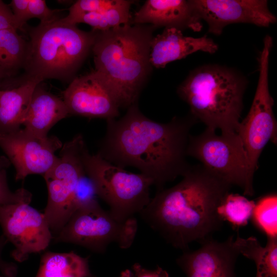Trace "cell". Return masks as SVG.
Segmentation results:
<instances>
[{"label": "cell", "mask_w": 277, "mask_h": 277, "mask_svg": "<svg viewBox=\"0 0 277 277\" xmlns=\"http://www.w3.org/2000/svg\"><path fill=\"white\" fill-rule=\"evenodd\" d=\"M28 3L29 0H12L10 4L15 18L23 27L29 20Z\"/></svg>", "instance_id": "cell-32"}, {"label": "cell", "mask_w": 277, "mask_h": 277, "mask_svg": "<svg viewBox=\"0 0 277 277\" xmlns=\"http://www.w3.org/2000/svg\"><path fill=\"white\" fill-rule=\"evenodd\" d=\"M39 84L33 92L22 125L36 135L47 137L50 129L70 113L63 99L46 91Z\"/></svg>", "instance_id": "cell-18"}, {"label": "cell", "mask_w": 277, "mask_h": 277, "mask_svg": "<svg viewBox=\"0 0 277 277\" xmlns=\"http://www.w3.org/2000/svg\"><path fill=\"white\" fill-rule=\"evenodd\" d=\"M0 277H1V276H0Z\"/></svg>", "instance_id": "cell-37"}, {"label": "cell", "mask_w": 277, "mask_h": 277, "mask_svg": "<svg viewBox=\"0 0 277 277\" xmlns=\"http://www.w3.org/2000/svg\"><path fill=\"white\" fill-rule=\"evenodd\" d=\"M23 28L15 18L10 6L0 0V30L14 28L17 30Z\"/></svg>", "instance_id": "cell-30"}, {"label": "cell", "mask_w": 277, "mask_h": 277, "mask_svg": "<svg viewBox=\"0 0 277 277\" xmlns=\"http://www.w3.org/2000/svg\"><path fill=\"white\" fill-rule=\"evenodd\" d=\"M8 242L3 234L0 235V272L5 277H16L18 273L17 265L14 263L5 261L2 257L3 250Z\"/></svg>", "instance_id": "cell-31"}, {"label": "cell", "mask_w": 277, "mask_h": 277, "mask_svg": "<svg viewBox=\"0 0 277 277\" xmlns=\"http://www.w3.org/2000/svg\"><path fill=\"white\" fill-rule=\"evenodd\" d=\"M137 230V222L134 216L124 222H118L97 202L74 212L53 238L56 242L73 244L104 253L112 243L122 249L129 248Z\"/></svg>", "instance_id": "cell-7"}, {"label": "cell", "mask_w": 277, "mask_h": 277, "mask_svg": "<svg viewBox=\"0 0 277 277\" xmlns=\"http://www.w3.org/2000/svg\"><path fill=\"white\" fill-rule=\"evenodd\" d=\"M186 153L217 177L240 187L244 195L254 194L253 177L238 133L217 135L215 130L206 128L199 135H190Z\"/></svg>", "instance_id": "cell-8"}, {"label": "cell", "mask_w": 277, "mask_h": 277, "mask_svg": "<svg viewBox=\"0 0 277 277\" xmlns=\"http://www.w3.org/2000/svg\"><path fill=\"white\" fill-rule=\"evenodd\" d=\"M197 17L205 21L208 32L220 35L224 28L235 23L269 27L276 22L266 0H191Z\"/></svg>", "instance_id": "cell-13"}, {"label": "cell", "mask_w": 277, "mask_h": 277, "mask_svg": "<svg viewBox=\"0 0 277 277\" xmlns=\"http://www.w3.org/2000/svg\"><path fill=\"white\" fill-rule=\"evenodd\" d=\"M247 85L246 78L234 69L207 64L191 71L177 93L198 122L231 134L237 133Z\"/></svg>", "instance_id": "cell-4"}, {"label": "cell", "mask_w": 277, "mask_h": 277, "mask_svg": "<svg viewBox=\"0 0 277 277\" xmlns=\"http://www.w3.org/2000/svg\"><path fill=\"white\" fill-rule=\"evenodd\" d=\"M106 122L97 153L118 167L138 169L152 180L157 191L190 167L187 148L190 130L198 122L191 114L160 123L146 116L137 102L122 117Z\"/></svg>", "instance_id": "cell-1"}, {"label": "cell", "mask_w": 277, "mask_h": 277, "mask_svg": "<svg viewBox=\"0 0 277 277\" xmlns=\"http://www.w3.org/2000/svg\"><path fill=\"white\" fill-rule=\"evenodd\" d=\"M218 45L205 35L200 37L184 36L175 28H165L153 37L150 44V62L152 67L163 68L171 62L181 60L197 51L214 53Z\"/></svg>", "instance_id": "cell-16"}, {"label": "cell", "mask_w": 277, "mask_h": 277, "mask_svg": "<svg viewBox=\"0 0 277 277\" xmlns=\"http://www.w3.org/2000/svg\"><path fill=\"white\" fill-rule=\"evenodd\" d=\"M118 277H133V275L131 270L127 269L122 272Z\"/></svg>", "instance_id": "cell-34"}, {"label": "cell", "mask_w": 277, "mask_h": 277, "mask_svg": "<svg viewBox=\"0 0 277 277\" xmlns=\"http://www.w3.org/2000/svg\"><path fill=\"white\" fill-rule=\"evenodd\" d=\"M277 196L267 194L255 203L251 215L252 222L267 237L277 236Z\"/></svg>", "instance_id": "cell-25"}, {"label": "cell", "mask_w": 277, "mask_h": 277, "mask_svg": "<svg viewBox=\"0 0 277 277\" xmlns=\"http://www.w3.org/2000/svg\"><path fill=\"white\" fill-rule=\"evenodd\" d=\"M40 83L29 79L17 87L0 90V133H10L21 129L33 92Z\"/></svg>", "instance_id": "cell-19"}, {"label": "cell", "mask_w": 277, "mask_h": 277, "mask_svg": "<svg viewBox=\"0 0 277 277\" xmlns=\"http://www.w3.org/2000/svg\"><path fill=\"white\" fill-rule=\"evenodd\" d=\"M97 197L95 185L85 172L76 185L71 205V215L82 207L98 202Z\"/></svg>", "instance_id": "cell-26"}, {"label": "cell", "mask_w": 277, "mask_h": 277, "mask_svg": "<svg viewBox=\"0 0 277 277\" xmlns=\"http://www.w3.org/2000/svg\"><path fill=\"white\" fill-rule=\"evenodd\" d=\"M267 238L265 247L254 236L243 239L238 235L233 242L240 254L254 262L256 277H277V236Z\"/></svg>", "instance_id": "cell-21"}, {"label": "cell", "mask_w": 277, "mask_h": 277, "mask_svg": "<svg viewBox=\"0 0 277 277\" xmlns=\"http://www.w3.org/2000/svg\"><path fill=\"white\" fill-rule=\"evenodd\" d=\"M83 161L85 172L93 182L98 196L107 203L109 211L118 222L134 217L149 203L153 181L148 176L128 172L98 153L91 154L87 147Z\"/></svg>", "instance_id": "cell-6"}, {"label": "cell", "mask_w": 277, "mask_h": 277, "mask_svg": "<svg viewBox=\"0 0 277 277\" xmlns=\"http://www.w3.org/2000/svg\"><path fill=\"white\" fill-rule=\"evenodd\" d=\"M70 114L107 120L120 115V107L107 85L94 70L74 77L63 92Z\"/></svg>", "instance_id": "cell-14"}, {"label": "cell", "mask_w": 277, "mask_h": 277, "mask_svg": "<svg viewBox=\"0 0 277 277\" xmlns=\"http://www.w3.org/2000/svg\"><path fill=\"white\" fill-rule=\"evenodd\" d=\"M35 277H96L89 268L88 260L73 251H48L42 256Z\"/></svg>", "instance_id": "cell-20"}, {"label": "cell", "mask_w": 277, "mask_h": 277, "mask_svg": "<svg viewBox=\"0 0 277 277\" xmlns=\"http://www.w3.org/2000/svg\"><path fill=\"white\" fill-rule=\"evenodd\" d=\"M61 11L50 9L44 0H29L28 19L37 18L40 20V24H46L61 18L58 17Z\"/></svg>", "instance_id": "cell-29"}, {"label": "cell", "mask_w": 277, "mask_h": 277, "mask_svg": "<svg viewBox=\"0 0 277 277\" xmlns=\"http://www.w3.org/2000/svg\"><path fill=\"white\" fill-rule=\"evenodd\" d=\"M62 146L56 136H38L24 128L0 133V147L15 167L16 180L30 174H44L57 161L55 152Z\"/></svg>", "instance_id": "cell-12"}, {"label": "cell", "mask_w": 277, "mask_h": 277, "mask_svg": "<svg viewBox=\"0 0 277 277\" xmlns=\"http://www.w3.org/2000/svg\"><path fill=\"white\" fill-rule=\"evenodd\" d=\"M122 0H78L69 8V14L64 18L70 19L78 15L108 10L120 5Z\"/></svg>", "instance_id": "cell-28"}, {"label": "cell", "mask_w": 277, "mask_h": 277, "mask_svg": "<svg viewBox=\"0 0 277 277\" xmlns=\"http://www.w3.org/2000/svg\"><path fill=\"white\" fill-rule=\"evenodd\" d=\"M233 241V235L224 242L207 239L200 243L199 249L184 251L176 263L186 277H236L235 265L240 253Z\"/></svg>", "instance_id": "cell-15"}, {"label": "cell", "mask_w": 277, "mask_h": 277, "mask_svg": "<svg viewBox=\"0 0 277 277\" xmlns=\"http://www.w3.org/2000/svg\"><path fill=\"white\" fill-rule=\"evenodd\" d=\"M0 67L3 68V59H2V56L1 51H0Z\"/></svg>", "instance_id": "cell-36"}, {"label": "cell", "mask_w": 277, "mask_h": 277, "mask_svg": "<svg viewBox=\"0 0 277 277\" xmlns=\"http://www.w3.org/2000/svg\"><path fill=\"white\" fill-rule=\"evenodd\" d=\"M27 46V43L17 33L16 29L0 30V51L3 68L6 72L23 67Z\"/></svg>", "instance_id": "cell-24"}, {"label": "cell", "mask_w": 277, "mask_h": 277, "mask_svg": "<svg viewBox=\"0 0 277 277\" xmlns=\"http://www.w3.org/2000/svg\"><path fill=\"white\" fill-rule=\"evenodd\" d=\"M133 2L122 0L118 6L111 9L84 13L70 19L61 18V22L76 25L77 23L87 24L93 30L105 31L122 25L131 24L130 9Z\"/></svg>", "instance_id": "cell-22"}, {"label": "cell", "mask_w": 277, "mask_h": 277, "mask_svg": "<svg viewBox=\"0 0 277 277\" xmlns=\"http://www.w3.org/2000/svg\"><path fill=\"white\" fill-rule=\"evenodd\" d=\"M6 161L0 159V206L15 203L30 204L32 199L30 192L20 188L14 192L8 187L6 172Z\"/></svg>", "instance_id": "cell-27"}, {"label": "cell", "mask_w": 277, "mask_h": 277, "mask_svg": "<svg viewBox=\"0 0 277 277\" xmlns=\"http://www.w3.org/2000/svg\"><path fill=\"white\" fill-rule=\"evenodd\" d=\"M255 205L239 194L228 193L224 198L217 211L223 221L228 222L233 229L246 226L251 218Z\"/></svg>", "instance_id": "cell-23"}, {"label": "cell", "mask_w": 277, "mask_h": 277, "mask_svg": "<svg viewBox=\"0 0 277 277\" xmlns=\"http://www.w3.org/2000/svg\"><path fill=\"white\" fill-rule=\"evenodd\" d=\"M131 270L133 277H169L167 272L160 267L154 270H149L138 263H135Z\"/></svg>", "instance_id": "cell-33"}, {"label": "cell", "mask_w": 277, "mask_h": 277, "mask_svg": "<svg viewBox=\"0 0 277 277\" xmlns=\"http://www.w3.org/2000/svg\"><path fill=\"white\" fill-rule=\"evenodd\" d=\"M182 177L174 186L156 191L140 214L167 243L184 251L221 228L218 207L232 186L201 164L190 165Z\"/></svg>", "instance_id": "cell-2"}, {"label": "cell", "mask_w": 277, "mask_h": 277, "mask_svg": "<svg viewBox=\"0 0 277 277\" xmlns=\"http://www.w3.org/2000/svg\"><path fill=\"white\" fill-rule=\"evenodd\" d=\"M61 18L30 28L23 67L27 80H72L92 50L94 31L81 30Z\"/></svg>", "instance_id": "cell-5"}, {"label": "cell", "mask_w": 277, "mask_h": 277, "mask_svg": "<svg viewBox=\"0 0 277 277\" xmlns=\"http://www.w3.org/2000/svg\"><path fill=\"white\" fill-rule=\"evenodd\" d=\"M6 71L0 67V78L2 77L5 75Z\"/></svg>", "instance_id": "cell-35"}, {"label": "cell", "mask_w": 277, "mask_h": 277, "mask_svg": "<svg viewBox=\"0 0 277 277\" xmlns=\"http://www.w3.org/2000/svg\"><path fill=\"white\" fill-rule=\"evenodd\" d=\"M273 39L266 35L258 61L259 78L252 103L236 133L246 151L251 175L258 168L260 156L267 144L277 142V122L273 111L274 101L269 89V62Z\"/></svg>", "instance_id": "cell-9"}, {"label": "cell", "mask_w": 277, "mask_h": 277, "mask_svg": "<svg viewBox=\"0 0 277 277\" xmlns=\"http://www.w3.org/2000/svg\"><path fill=\"white\" fill-rule=\"evenodd\" d=\"M86 147L82 135H75L63 145L57 161L43 174L48 194L43 214L53 237L60 232L71 215L76 185L85 173L83 154Z\"/></svg>", "instance_id": "cell-10"}, {"label": "cell", "mask_w": 277, "mask_h": 277, "mask_svg": "<svg viewBox=\"0 0 277 277\" xmlns=\"http://www.w3.org/2000/svg\"><path fill=\"white\" fill-rule=\"evenodd\" d=\"M135 24H150L155 28H189L200 31L202 21L193 10L191 1L148 0L132 19Z\"/></svg>", "instance_id": "cell-17"}, {"label": "cell", "mask_w": 277, "mask_h": 277, "mask_svg": "<svg viewBox=\"0 0 277 277\" xmlns=\"http://www.w3.org/2000/svg\"><path fill=\"white\" fill-rule=\"evenodd\" d=\"M155 28L151 25L129 24L105 31L93 30L94 71L120 108L127 109L138 102L150 75V44Z\"/></svg>", "instance_id": "cell-3"}, {"label": "cell", "mask_w": 277, "mask_h": 277, "mask_svg": "<svg viewBox=\"0 0 277 277\" xmlns=\"http://www.w3.org/2000/svg\"><path fill=\"white\" fill-rule=\"evenodd\" d=\"M3 234L14 246L11 256L18 262L46 249L53 238L43 213L27 203L0 206Z\"/></svg>", "instance_id": "cell-11"}]
</instances>
